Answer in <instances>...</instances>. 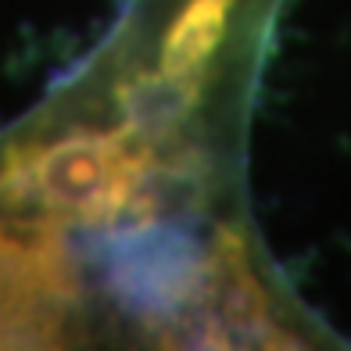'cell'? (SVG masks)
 <instances>
[{"instance_id": "cell-1", "label": "cell", "mask_w": 351, "mask_h": 351, "mask_svg": "<svg viewBox=\"0 0 351 351\" xmlns=\"http://www.w3.org/2000/svg\"><path fill=\"white\" fill-rule=\"evenodd\" d=\"M180 165L183 151H162L158 140L125 122L119 130L72 125L11 143L0 158V204L51 222L108 230L151 219L165 183L183 172Z\"/></svg>"}, {"instance_id": "cell-3", "label": "cell", "mask_w": 351, "mask_h": 351, "mask_svg": "<svg viewBox=\"0 0 351 351\" xmlns=\"http://www.w3.org/2000/svg\"><path fill=\"white\" fill-rule=\"evenodd\" d=\"M93 251L108 294L158 337L197 298L208 254L183 226L151 219L108 226Z\"/></svg>"}, {"instance_id": "cell-6", "label": "cell", "mask_w": 351, "mask_h": 351, "mask_svg": "<svg viewBox=\"0 0 351 351\" xmlns=\"http://www.w3.org/2000/svg\"><path fill=\"white\" fill-rule=\"evenodd\" d=\"M237 0H186L162 40V72L176 79H204L208 61L230 33Z\"/></svg>"}, {"instance_id": "cell-5", "label": "cell", "mask_w": 351, "mask_h": 351, "mask_svg": "<svg viewBox=\"0 0 351 351\" xmlns=\"http://www.w3.org/2000/svg\"><path fill=\"white\" fill-rule=\"evenodd\" d=\"M201 101V79H176L165 72H136L119 86L122 122L151 140L180 136L183 122Z\"/></svg>"}, {"instance_id": "cell-4", "label": "cell", "mask_w": 351, "mask_h": 351, "mask_svg": "<svg viewBox=\"0 0 351 351\" xmlns=\"http://www.w3.org/2000/svg\"><path fill=\"white\" fill-rule=\"evenodd\" d=\"M162 344L183 348H291L269 312L265 287L251 265L244 237L219 230L204 254V276L190 308L169 326Z\"/></svg>"}, {"instance_id": "cell-2", "label": "cell", "mask_w": 351, "mask_h": 351, "mask_svg": "<svg viewBox=\"0 0 351 351\" xmlns=\"http://www.w3.org/2000/svg\"><path fill=\"white\" fill-rule=\"evenodd\" d=\"M79 308V276L58 222L0 215V348H54Z\"/></svg>"}]
</instances>
